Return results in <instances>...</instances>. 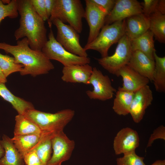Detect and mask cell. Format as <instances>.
I'll return each instance as SVG.
<instances>
[{"instance_id":"cell-1","label":"cell","mask_w":165,"mask_h":165,"mask_svg":"<svg viewBox=\"0 0 165 165\" xmlns=\"http://www.w3.org/2000/svg\"><path fill=\"white\" fill-rule=\"evenodd\" d=\"M0 49L12 55L16 63L24 65L20 72L22 75H30L35 77L47 74L54 68L50 60L42 51L31 48L26 37L17 40L15 45L0 42Z\"/></svg>"},{"instance_id":"cell-2","label":"cell","mask_w":165,"mask_h":165,"mask_svg":"<svg viewBox=\"0 0 165 165\" xmlns=\"http://www.w3.org/2000/svg\"><path fill=\"white\" fill-rule=\"evenodd\" d=\"M20 26L14 32L16 40L26 38L32 49L41 51L47 41L45 21L34 10L30 0H18Z\"/></svg>"},{"instance_id":"cell-3","label":"cell","mask_w":165,"mask_h":165,"mask_svg":"<svg viewBox=\"0 0 165 165\" xmlns=\"http://www.w3.org/2000/svg\"><path fill=\"white\" fill-rule=\"evenodd\" d=\"M75 114L74 111L69 109L62 110L54 113L35 109L27 111L24 115L39 127L42 134L54 137L63 131L64 127L73 118Z\"/></svg>"},{"instance_id":"cell-4","label":"cell","mask_w":165,"mask_h":165,"mask_svg":"<svg viewBox=\"0 0 165 165\" xmlns=\"http://www.w3.org/2000/svg\"><path fill=\"white\" fill-rule=\"evenodd\" d=\"M85 9L80 0H55L50 16L48 21L51 28V21L57 19L62 23H68L79 34L82 30V19Z\"/></svg>"},{"instance_id":"cell-5","label":"cell","mask_w":165,"mask_h":165,"mask_svg":"<svg viewBox=\"0 0 165 165\" xmlns=\"http://www.w3.org/2000/svg\"><path fill=\"white\" fill-rule=\"evenodd\" d=\"M125 35V20L104 25L96 38L83 47L85 51L93 50L98 52L101 57L108 56L110 47L118 42Z\"/></svg>"},{"instance_id":"cell-6","label":"cell","mask_w":165,"mask_h":165,"mask_svg":"<svg viewBox=\"0 0 165 165\" xmlns=\"http://www.w3.org/2000/svg\"><path fill=\"white\" fill-rule=\"evenodd\" d=\"M48 40L41 51L50 60L57 61L64 66L75 64H89L90 59L73 54L64 49L56 40L51 28L49 33Z\"/></svg>"},{"instance_id":"cell-7","label":"cell","mask_w":165,"mask_h":165,"mask_svg":"<svg viewBox=\"0 0 165 165\" xmlns=\"http://www.w3.org/2000/svg\"><path fill=\"white\" fill-rule=\"evenodd\" d=\"M132 53L130 39L125 35L118 42L114 53L110 56L95 58L99 64L109 73L117 76L119 70L127 65Z\"/></svg>"},{"instance_id":"cell-8","label":"cell","mask_w":165,"mask_h":165,"mask_svg":"<svg viewBox=\"0 0 165 165\" xmlns=\"http://www.w3.org/2000/svg\"><path fill=\"white\" fill-rule=\"evenodd\" d=\"M56 27L57 41L67 50L77 56L88 57V54L79 42V33L72 26L57 19L51 22Z\"/></svg>"},{"instance_id":"cell-9","label":"cell","mask_w":165,"mask_h":165,"mask_svg":"<svg viewBox=\"0 0 165 165\" xmlns=\"http://www.w3.org/2000/svg\"><path fill=\"white\" fill-rule=\"evenodd\" d=\"M89 84L93 87L92 90H88L86 93L91 99L105 101L113 97L116 90L112 85L108 76L104 75L96 67L93 68L92 74L89 80Z\"/></svg>"},{"instance_id":"cell-10","label":"cell","mask_w":165,"mask_h":165,"mask_svg":"<svg viewBox=\"0 0 165 165\" xmlns=\"http://www.w3.org/2000/svg\"><path fill=\"white\" fill-rule=\"evenodd\" d=\"M84 18L88 24L89 31L86 44L92 42L97 36L104 25L108 12L91 0H85Z\"/></svg>"},{"instance_id":"cell-11","label":"cell","mask_w":165,"mask_h":165,"mask_svg":"<svg viewBox=\"0 0 165 165\" xmlns=\"http://www.w3.org/2000/svg\"><path fill=\"white\" fill-rule=\"evenodd\" d=\"M53 154L47 165H61L71 157L75 147V142L70 140L63 131L51 139Z\"/></svg>"},{"instance_id":"cell-12","label":"cell","mask_w":165,"mask_h":165,"mask_svg":"<svg viewBox=\"0 0 165 165\" xmlns=\"http://www.w3.org/2000/svg\"><path fill=\"white\" fill-rule=\"evenodd\" d=\"M141 13H142V7L138 1L116 0L113 8L105 17L104 25L123 20Z\"/></svg>"},{"instance_id":"cell-13","label":"cell","mask_w":165,"mask_h":165,"mask_svg":"<svg viewBox=\"0 0 165 165\" xmlns=\"http://www.w3.org/2000/svg\"><path fill=\"white\" fill-rule=\"evenodd\" d=\"M153 100L152 91L148 85L134 93L129 113L134 122L139 123L142 119L146 109Z\"/></svg>"},{"instance_id":"cell-14","label":"cell","mask_w":165,"mask_h":165,"mask_svg":"<svg viewBox=\"0 0 165 165\" xmlns=\"http://www.w3.org/2000/svg\"><path fill=\"white\" fill-rule=\"evenodd\" d=\"M139 145L137 132L127 127L121 129L117 134L113 141V148L116 154H126L135 151Z\"/></svg>"},{"instance_id":"cell-15","label":"cell","mask_w":165,"mask_h":165,"mask_svg":"<svg viewBox=\"0 0 165 165\" xmlns=\"http://www.w3.org/2000/svg\"><path fill=\"white\" fill-rule=\"evenodd\" d=\"M119 76L122 78L123 83L118 90L121 91L134 93L147 85L150 81L127 65L119 70L117 76Z\"/></svg>"},{"instance_id":"cell-16","label":"cell","mask_w":165,"mask_h":165,"mask_svg":"<svg viewBox=\"0 0 165 165\" xmlns=\"http://www.w3.org/2000/svg\"><path fill=\"white\" fill-rule=\"evenodd\" d=\"M93 68L89 64L64 66L61 79L66 82L83 83L88 85Z\"/></svg>"},{"instance_id":"cell-17","label":"cell","mask_w":165,"mask_h":165,"mask_svg":"<svg viewBox=\"0 0 165 165\" xmlns=\"http://www.w3.org/2000/svg\"><path fill=\"white\" fill-rule=\"evenodd\" d=\"M142 76L153 82L155 68L154 61L150 59L141 52L132 51L127 65Z\"/></svg>"},{"instance_id":"cell-18","label":"cell","mask_w":165,"mask_h":165,"mask_svg":"<svg viewBox=\"0 0 165 165\" xmlns=\"http://www.w3.org/2000/svg\"><path fill=\"white\" fill-rule=\"evenodd\" d=\"M125 22V35L130 40L139 37L149 29L148 17L143 13L129 17Z\"/></svg>"},{"instance_id":"cell-19","label":"cell","mask_w":165,"mask_h":165,"mask_svg":"<svg viewBox=\"0 0 165 165\" xmlns=\"http://www.w3.org/2000/svg\"><path fill=\"white\" fill-rule=\"evenodd\" d=\"M0 143L5 151L0 159V165H24L22 156L15 147L12 139L3 134Z\"/></svg>"},{"instance_id":"cell-20","label":"cell","mask_w":165,"mask_h":165,"mask_svg":"<svg viewBox=\"0 0 165 165\" xmlns=\"http://www.w3.org/2000/svg\"><path fill=\"white\" fill-rule=\"evenodd\" d=\"M130 42L132 51H140L151 60L154 61V54L156 50L154 48V36L149 30Z\"/></svg>"},{"instance_id":"cell-21","label":"cell","mask_w":165,"mask_h":165,"mask_svg":"<svg viewBox=\"0 0 165 165\" xmlns=\"http://www.w3.org/2000/svg\"><path fill=\"white\" fill-rule=\"evenodd\" d=\"M0 96L11 104L18 114L24 115L27 111L35 109L32 103L14 95L7 88L5 83L0 82Z\"/></svg>"},{"instance_id":"cell-22","label":"cell","mask_w":165,"mask_h":165,"mask_svg":"<svg viewBox=\"0 0 165 165\" xmlns=\"http://www.w3.org/2000/svg\"><path fill=\"white\" fill-rule=\"evenodd\" d=\"M15 120L14 136L41 134L42 131L39 127L24 115H16L15 117Z\"/></svg>"},{"instance_id":"cell-23","label":"cell","mask_w":165,"mask_h":165,"mask_svg":"<svg viewBox=\"0 0 165 165\" xmlns=\"http://www.w3.org/2000/svg\"><path fill=\"white\" fill-rule=\"evenodd\" d=\"M41 135L32 134L14 136L11 139L15 147L23 156L35 149L39 141Z\"/></svg>"},{"instance_id":"cell-24","label":"cell","mask_w":165,"mask_h":165,"mask_svg":"<svg viewBox=\"0 0 165 165\" xmlns=\"http://www.w3.org/2000/svg\"><path fill=\"white\" fill-rule=\"evenodd\" d=\"M134 94L133 92L118 90L116 92L112 108L117 114L125 116L129 114Z\"/></svg>"},{"instance_id":"cell-25","label":"cell","mask_w":165,"mask_h":165,"mask_svg":"<svg viewBox=\"0 0 165 165\" xmlns=\"http://www.w3.org/2000/svg\"><path fill=\"white\" fill-rule=\"evenodd\" d=\"M149 30L155 39L161 43L165 42V15L155 12L148 17Z\"/></svg>"},{"instance_id":"cell-26","label":"cell","mask_w":165,"mask_h":165,"mask_svg":"<svg viewBox=\"0 0 165 165\" xmlns=\"http://www.w3.org/2000/svg\"><path fill=\"white\" fill-rule=\"evenodd\" d=\"M155 68L153 76L154 85L156 90L159 92H165V57H159L154 53Z\"/></svg>"},{"instance_id":"cell-27","label":"cell","mask_w":165,"mask_h":165,"mask_svg":"<svg viewBox=\"0 0 165 165\" xmlns=\"http://www.w3.org/2000/svg\"><path fill=\"white\" fill-rule=\"evenodd\" d=\"M24 67L22 64L16 63L13 57L0 53V68L6 78L13 73L21 72Z\"/></svg>"},{"instance_id":"cell-28","label":"cell","mask_w":165,"mask_h":165,"mask_svg":"<svg viewBox=\"0 0 165 165\" xmlns=\"http://www.w3.org/2000/svg\"><path fill=\"white\" fill-rule=\"evenodd\" d=\"M52 139L49 138L43 140L34 150L36 151L42 165H47L51 157L53 152Z\"/></svg>"},{"instance_id":"cell-29","label":"cell","mask_w":165,"mask_h":165,"mask_svg":"<svg viewBox=\"0 0 165 165\" xmlns=\"http://www.w3.org/2000/svg\"><path fill=\"white\" fill-rule=\"evenodd\" d=\"M18 0H12L8 4L5 5L0 0V24L6 17L11 19L17 18L18 15Z\"/></svg>"},{"instance_id":"cell-30","label":"cell","mask_w":165,"mask_h":165,"mask_svg":"<svg viewBox=\"0 0 165 165\" xmlns=\"http://www.w3.org/2000/svg\"><path fill=\"white\" fill-rule=\"evenodd\" d=\"M144 158L137 155L135 151L124 154L123 157L117 158V165H146Z\"/></svg>"},{"instance_id":"cell-31","label":"cell","mask_w":165,"mask_h":165,"mask_svg":"<svg viewBox=\"0 0 165 165\" xmlns=\"http://www.w3.org/2000/svg\"><path fill=\"white\" fill-rule=\"evenodd\" d=\"M30 2L35 11L44 21L49 19L47 15L44 0H30Z\"/></svg>"},{"instance_id":"cell-32","label":"cell","mask_w":165,"mask_h":165,"mask_svg":"<svg viewBox=\"0 0 165 165\" xmlns=\"http://www.w3.org/2000/svg\"><path fill=\"white\" fill-rule=\"evenodd\" d=\"M159 0H144L141 4L142 13L148 17L156 11Z\"/></svg>"},{"instance_id":"cell-33","label":"cell","mask_w":165,"mask_h":165,"mask_svg":"<svg viewBox=\"0 0 165 165\" xmlns=\"http://www.w3.org/2000/svg\"><path fill=\"white\" fill-rule=\"evenodd\" d=\"M24 163L26 165H42L36 151L33 150L23 156Z\"/></svg>"},{"instance_id":"cell-34","label":"cell","mask_w":165,"mask_h":165,"mask_svg":"<svg viewBox=\"0 0 165 165\" xmlns=\"http://www.w3.org/2000/svg\"><path fill=\"white\" fill-rule=\"evenodd\" d=\"M158 139L165 140V127L163 125L160 126L154 130L149 138L147 147L151 146L154 141Z\"/></svg>"},{"instance_id":"cell-35","label":"cell","mask_w":165,"mask_h":165,"mask_svg":"<svg viewBox=\"0 0 165 165\" xmlns=\"http://www.w3.org/2000/svg\"><path fill=\"white\" fill-rule=\"evenodd\" d=\"M94 3L105 9L108 13L113 8L116 0H91Z\"/></svg>"},{"instance_id":"cell-36","label":"cell","mask_w":165,"mask_h":165,"mask_svg":"<svg viewBox=\"0 0 165 165\" xmlns=\"http://www.w3.org/2000/svg\"><path fill=\"white\" fill-rule=\"evenodd\" d=\"M44 0L46 12L48 17L49 20L53 7L55 2V0Z\"/></svg>"},{"instance_id":"cell-37","label":"cell","mask_w":165,"mask_h":165,"mask_svg":"<svg viewBox=\"0 0 165 165\" xmlns=\"http://www.w3.org/2000/svg\"><path fill=\"white\" fill-rule=\"evenodd\" d=\"M165 15V0H159L156 11Z\"/></svg>"},{"instance_id":"cell-38","label":"cell","mask_w":165,"mask_h":165,"mask_svg":"<svg viewBox=\"0 0 165 165\" xmlns=\"http://www.w3.org/2000/svg\"><path fill=\"white\" fill-rule=\"evenodd\" d=\"M0 82L4 83L7 82V79L0 68Z\"/></svg>"},{"instance_id":"cell-39","label":"cell","mask_w":165,"mask_h":165,"mask_svg":"<svg viewBox=\"0 0 165 165\" xmlns=\"http://www.w3.org/2000/svg\"><path fill=\"white\" fill-rule=\"evenodd\" d=\"M151 165H165V160H156Z\"/></svg>"},{"instance_id":"cell-40","label":"cell","mask_w":165,"mask_h":165,"mask_svg":"<svg viewBox=\"0 0 165 165\" xmlns=\"http://www.w3.org/2000/svg\"><path fill=\"white\" fill-rule=\"evenodd\" d=\"M5 150L0 143V159L5 154Z\"/></svg>"},{"instance_id":"cell-41","label":"cell","mask_w":165,"mask_h":165,"mask_svg":"<svg viewBox=\"0 0 165 165\" xmlns=\"http://www.w3.org/2000/svg\"><path fill=\"white\" fill-rule=\"evenodd\" d=\"M2 2L3 3L5 4H8L9 3L11 0H2Z\"/></svg>"}]
</instances>
